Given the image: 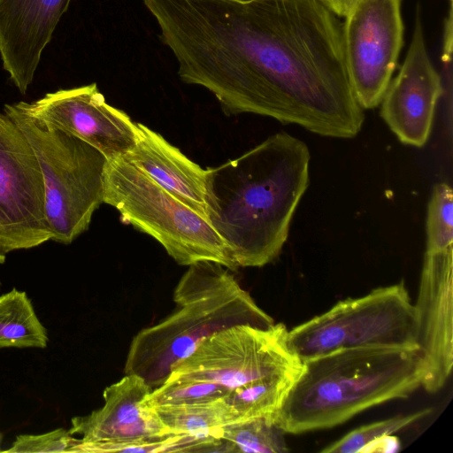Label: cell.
Returning <instances> with one entry per match:
<instances>
[{"label":"cell","instance_id":"obj_4","mask_svg":"<svg viewBox=\"0 0 453 453\" xmlns=\"http://www.w3.org/2000/svg\"><path fill=\"white\" fill-rule=\"evenodd\" d=\"M173 301L177 309L139 331L127 351L125 374L142 377L151 388L161 385L177 364L212 334L238 325L266 328L274 324L231 270L211 261L188 265Z\"/></svg>","mask_w":453,"mask_h":453},{"label":"cell","instance_id":"obj_29","mask_svg":"<svg viewBox=\"0 0 453 453\" xmlns=\"http://www.w3.org/2000/svg\"><path fill=\"white\" fill-rule=\"evenodd\" d=\"M450 2H452V0H449Z\"/></svg>","mask_w":453,"mask_h":453},{"label":"cell","instance_id":"obj_26","mask_svg":"<svg viewBox=\"0 0 453 453\" xmlns=\"http://www.w3.org/2000/svg\"><path fill=\"white\" fill-rule=\"evenodd\" d=\"M8 253H10L8 250L0 242V265L5 262Z\"/></svg>","mask_w":453,"mask_h":453},{"label":"cell","instance_id":"obj_21","mask_svg":"<svg viewBox=\"0 0 453 453\" xmlns=\"http://www.w3.org/2000/svg\"><path fill=\"white\" fill-rule=\"evenodd\" d=\"M229 391L213 382L170 375L152 388L147 403L152 407L204 403L225 398Z\"/></svg>","mask_w":453,"mask_h":453},{"label":"cell","instance_id":"obj_10","mask_svg":"<svg viewBox=\"0 0 453 453\" xmlns=\"http://www.w3.org/2000/svg\"><path fill=\"white\" fill-rule=\"evenodd\" d=\"M50 239L36 155L18 125L0 112V242L12 252Z\"/></svg>","mask_w":453,"mask_h":453},{"label":"cell","instance_id":"obj_27","mask_svg":"<svg viewBox=\"0 0 453 453\" xmlns=\"http://www.w3.org/2000/svg\"><path fill=\"white\" fill-rule=\"evenodd\" d=\"M1 441H2V434H0V446H1ZM1 449H0V452H1Z\"/></svg>","mask_w":453,"mask_h":453},{"label":"cell","instance_id":"obj_9","mask_svg":"<svg viewBox=\"0 0 453 453\" xmlns=\"http://www.w3.org/2000/svg\"><path fill=\"white\" fill-rule=\"evenodd\" d=\"M402 0H358L342 23L349 81L362 109L377 107L403 43Z\"/></svg>","mask_w":453,"mask_h":453},{"label":"cell","instance_id":"obj_15","mask_svg":"<svg viewBox=\"0 0 453 453\" xmlns=\"http://www.w3.org/2000/svg\"><path fill=\"white\" fill-rule=\"evenodd\" d=\"M71 0H0V56L20 93L32 83L42 53Z\"/></svg>","mask_w":453,"mask_h":453},{"label":"cell","instance_id":"obj_11","mask_svg":"<svg viewBox=\"0 0 453 453\" xmlns=\"http://www.w3.org/2000/svg\"><path fill=\"white\" fill-rule=\"evenodd\" d=\"M28 115L78 137L107 160L124 157L135 145L134 122L106 103L96 83L48 93L33 103L19 102Z\"/></svg>","mask_w":453,"mask_h":453},{"label":"cell","instance_id":"obj_17","mask_svg":"<svg viewBox=\"0 0 453 453\" xmlns=\"http://www.w3.org/2000/svg\"><path fill=\"white\" fill-rule=\"evenodd\" d=\"M300 371L275 374L230 390L224 400L234 423L257 418L273 419Z\"/></svg>","mask_w":453,"mask_h":453},{"label":"cell","instance_id":"obj_22","mask_svg":"<svg viewBox=\"0 0 453 453\" xmlns=\"http://www.w3.org/2000/svg\"><path fill=\"white\" fill-rule=\"evenodd\" d=\"M431 412V408H426L411 414L397 416L361 426L336 441L327 445L321 449V452L356 453L365 451L374 441L408 427Z\"/></svg>","mask_w":453,"mask_h":453},{"label":"cell","instance_id":"obj_7","mask_svg":"<svg viewBox=\"0 0 453 453\" xmlns=\"http://www.w3.org/2000/svg\"><path fill=\"white\" fill-rule=\"evenodd\" d=\"M288 344L302 362L349 349L418 350L414 304L403 281L380 287L293 327Z\"/></svg>","mask_w":453,"mask_h":453},{"label":"cell","instance_id":"obj_18","mask_svg":"<svg viewBox=\"0 0 453 453\" xmlns=\"http://www.w3.org/2000/svg\"><path fill=\"white\" fill-rule=\"evenodd\" d=\"M48 340L47 330L25 291L14 288L0 296V349H44Z\"/></svg>","mask_w":453,"mask_h":453},{"label":"cell","instance_id":"obj_16","mask_svg":"<svg viewBox=\"0 0 453 453\" xmlns=\"http://www.w3.org/2000/svg\"><path fill=\"white\" fill-rule=\"evenodd\" d=\"M134 126L135 145L124 157L209 221V168L203 169L147 126Z\"/></svg>","mask_w":453,"mask_h":453},{"label":"cell","instance_id":"obj_6","mask_svg":"<svg viewBox=\"0 0 453 453\" xmlns=\"http://www.w3.org/2000/svg\"><path fill=\"white\" fill-rule=\"evenodd\" d=\"M104 203L113 206L123 222L156 239L179 265L211 261L231 271L238 268L209 221L124 157L107 161Z\"/></svg>","mask_w":453,"mask_h":453},{"label":"cell","instance_id":"obj_28","mask_svg":"<svg viewBox=\"0 0 453 453\" xmlns=\"http://www.w3.org/2000/svg\"><path fill=\"white\" fill-rule=\"evenodd\" d=\"M1 286H2V283H1V281H0V289H1Z\"/></svg>","mask_w":453,"mask_h":453},{"label":"cell","instance_id":"obj_1","mask_svg":"<svg viewBox=\"0 0 453 453\" xmlns=\"http://www.w3.org/2000/svg\"><path fill=\"white\" fill-rule=\"evenodd\" d=\"M178 74L226 115L253 113L353 138L365 114L347 69L342 23L318 0H142Z\"/></svg>","mask_w":453,"mask_h":453},{"label":"cell","instance_id":"obj_13","mask_svg":"<svg viewBox=\"0 0 453 453\" xmlns=\"http://www.w3.org/2000/svg\"><path fill=\"white\" fill-rule=\"evenodd\" d=\"M442 93L441 78L429 58L418 11L411 45L381 99L380 114L402 143L421 148L429 139Z\"/></svg>","mask_w":453,"mask_h":453},{"label":"cell","instance_id":"obj_3","mask_svg":"<svg viewBox=\"0 0 453 453\" xmlns=\"http://www.w3.org/2000/svg\"><path fill=\"white\" fill-rule=\"evenodd\" d=\"M422 379L418 350L334 351L302 362L273 420L292 434L334 427L372 406L408 397Z\"/></svg>","mask_w":453,"mask_h":453},{"label":"cell","instance_id":"obj_5","mask_svg":"<svg viewBox=\"0 0 453 453\" xmlns=\"http://www.w3.org/2000/svg\"><path fill=\"white\" fill-rule=\"evenodd\" d=\"M4 111L24 133L39 162L50 240L72 243L104 203L107 158L78 137L31 117L18 103L5 104Z\"/></svg>","mask_w":453,"mask_h":453},{"label":"cell","instance_id":"obj_23","mask_svg":"<svg viewBox=\"0 0 453 453\" xmlns=\"http://www.w3.org/2000/svg\"><path fill=\"white\" fill-rule=\"evenodd\" d=\"M426 252L453 247V192L446 182L434 186L427 206Z\"/></svg>","mask_w":453,"mask_h":453},{"label":"cell","instance_id":"obj_8","mask_svg":"<svg viewBox=\"0 0 453 453\" xmlns=\"http://www.w3.org/2000/svg\"><path fill=\"white\" fill-rule=\"evenodd\" d=\"M302 368L282 323L238 325L212 334L172 370V376L206 380L228 390Z\"/></svg>","mask_w":453,"mask_h":453},{"label":"cell","instance_id":"obj_20","mask_svg":"<svg viewBox=\"0 0 453 453\" xmlns=\"http://www.w3.org/2000/svg\"><path fill=\"white\" fill-rule=\"evenodd\" d=\"M285 432L270 418L233 423L222 428L221 438L231 452L286 453Z\"/></svg>","mask_w":453,"mask_h":453},{"label":"cell","instance_id":"obj_2","mask_svg":"<svg viewBox=\"0 0 453 453\" xmlns=\"http://www.w3.org/2000/svg\"><path fill=\"white\" fill-rule=\"evenodd\" d=\"M305 142L278 133L239 157L209 167L208 220L237 267L273 262L309 185Z\"/></svg>","mask_w":453,"mask_h":453},{"label":"cell","instance_id":"obj_12","mask_svg":"<svg viewBox=\"0 0 453 453\" xmlns=\"http://www.w3.org/2000/svg\"><path fill=\"white\" fill-rule=\"evenodd\" d=\"M453 247L426 252L414 304L422 385L439 391L453 366Z\"/></svg>","mask_w":453,"mask_h":453},{"label":"cell","instance_id":"obj_25","mask_svg":"<svg viewBox=\"0 0 453 453\" xmlns=\"http://www.w3.org/2000/svg\"><path fill=\"white\" fill-rule=\"evenodd\" d=\"M337 17H346L358 0H318Z\"/></svg>","mask_w":453,"mask_h":453},{"label":"cell","instance_id":"obj_24","mask_svg":"<svg viewBox=\"0 0 453 453\" xmlns=\"http://www.w3.org/2000/svg\"><path fill=\"white\" fill-rule=\"evenodd\" d=\"M80 439L63 428H58L42 434H21L4 452H70Z\"/></svg>","mask_w":453,"mask_h":453},{"label":"cell","instance_id":"obj_14","mask_svg":"<svg viewBox=\"0 0 453 453\" xmlns=\"http://www.w3.org/2000/svg\"><path fill=\"white\" fill-rule=\"evenodd\" d=\"M152 388L136 374H125L105 388L104 405L72 418L69 433L82 442H122L172 434L147 403Z\"/></svg>","mask_w":453,"mask_h":453},{"label":"cell","instance_id":"obj_19","mask_svg":"<svg viewBox=\"0 0 453 453\" xmlns=\"http://www.w3.org/2000/svg\"><path fill=\"white\" fill-rule=\"evenodd\" d=\"M153 408L164 426L173 434L221 438L222 428L234 423L224 398L204 403Z\"/></svg>","mask_w":453,"mask_h":453}]
</instances>
